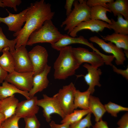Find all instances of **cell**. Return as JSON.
<instances>
[{
	"mask_svg": "<svg viewBox=\"0 0 128 128\" xmlns=\"http://www.w3.org/2000/svg\"><path fill=\"white\" fill-rule=\"evenodd\" d=\"M28 8L25 24L21 30L13 34L17 42L15 49L22 46H26L30 35L45 21L52 19L55 14L52 10L51 4L44 0L31 3Z\"/></svg>",
	"mask_w": 128,
	"mask_h": 128,
	"instance_id": "cell-1",
	"label": "cell"
},
{
	"mask_svg": "<svg viewBox=\"0 0 128 128\" xmlns=\"http://www.w3.org/2000/svg\"><path fill=\"white\" fill-rule=\"evenodd\" d=\"M72 48L69 46L59 50V55L54 64L55 79H65L74 75L79 67L73 54Z\"/></svg>",
	"mask_w": 128,
	"mask_h": 128,
	"instance_id": "cell-2",
	"label": "cell"
},
{
	"mask_svg": "<svg viewBox=\"0 0 128 128\" xmlns=\"http://www.w3.org/2000/svg\"><path fill=\"white\" fill-rule=\"evenodd\" d=\"M63 35L54 25L51 19L47 20L30 35L26 45L32 46L40 43H48L51 44L58 41Z\"/></svg>",
	"mask_w": 128,
	"mask_h": 128,
	"instance_id": "cell-3",
	"label": "cell"
},
{
	"mask_svg": "<svg viewBox=\"0 0 128 128\" xmlns=\"http://www.w3.org/2000/svg\"><path fill=\"white\" fill-rule=\"evenodd\" d=\"M87 1L74 0L73 9L60 25L61 27L65 26L64 30L67 31L68 34L80 23L90 19L91 8L87 5Z\"/></svg>",
	"mask_w": 128,
	"mask_h": 128,
	"instance_id": "cell-4",
	"label": "cell"
},
{
	"mask_svg": "<svg viewBox=\"0 0 128 128\" xmlns=\"http://www.w3.org/2000/svg\"><path fill=\"white\" fill-rule=\"evenodd\" d=\"M76 89L72 82L64 86L53 96L57 99L65 115L70 114L75 110L74 105V93Z\"/></svg>",
	"mask_w": 128,
	"mask_h": 128,
	"instance_id": "cell-5",
	"label": "cell"
},
{
	"mask_svg": "<svg viewBox=\"0 0 128 128\" xmlns=\"http://www.w3.org/2000/svg\"><path fill=\"white\" fill-rule=\"evenodd\" d=\"M72 51L75 59L80 66L84 63H87L94 67L97 68L105 64L104 60L98 53L93 51L81 47H72Z\"/></svg>",
	"mask_w": 128,
	"mask_h": 128,
	"instance_id": "cell-6",
	"label": "cell"
},
{
	"mask_svg": "<svg viewBox=\"0 0 128 128\" xmlns=\"http://www.w3.org/2000/svg\"><path fill=\"white\" fill-rule=\"evenodd\" d=\"M43 98L38 99L37 104L43 109V115L46 121H51V115L54 114L59 115L63 119L66 115L62 110L57 99L53 96L50 97L46 94L43 95Z\"/></svg>",
	"mask_w": 128,
	"mask_h": 128,
	"instance_id": "cell-7",
	"label": "cell"
},
{
	"mask_svg": "<svg viewBox=\"0 0 128 128\" xmlns=\"http://www.w3.org/2000/svg\"><path fill=\"white\" fill-rule=\"evenodd\" d=\"M33 72L21 73L15 71L9 73L5 81L19 89L29 92L33 87Z\"/></svg>",
	"mask_w": 128,
	"mask_h": 128,
	"instance_id": "cell-8",
	"label": "cell"
},
{
	"mask_svg": "<svg viewBox=\"0 0 128 128\" xmlns=\"http://www.w3.org/2000/svg\"><path fill=\"white\" fill-rule=\"evenodd\" d=\"M28 53L33 67L34 76L44 70L47 64L48 55L46 49L40 45L34 47Z\"/></svg>",
	"mask_w": 128,
	"mask_h": 128,
	"instance_id": "cell-9",
	"label": "cell"
},
{
	"mask_svg": "<svg viewBox=\"0 0 128 128\" xmlns=\"http://www.w3.org/2000/svg\"><path fill=\"white\" fill-rule=\"evenodd\" d=\"M10 52L14 60L15 71L21 73L33 72V66L25 46H21Z\"/></svg>",
	"mask_w": 128,
	"mask_h": 128,
	"instance_id": "cell-10",
	"label": "cell"
},
{
	"mask_svg": "<svg viewBox=\"0 0 128 128\" xmlns=\"http://www.w3.org/2000/svg\"><path fill=\"white\" fill-rule=\"evenodd\" d=\"M89 40L97 44L105 52L112 54L115 59V62L117 65L124 64L126 58L123 49L118 47L111 42L106 43L96 36L90 37Z\"/></svg>",
	"mask_w": 128,
	"mask_h": 128,
	"instance_id": "cell-11",
	"label": "cell"
},
{
	"mask_svg": "<svg viewBox=\"0 0 128 128\" xmlns=\"http://www.w3.org/2000/svg\"><path fill=\"white\" fill-rule=\"evenodd\" d=\"M28 9V7L18 14H13L6 9L9 15L4 18L0 17V23H3L6 24L9 30L14 33L18 32L21 30L26 22Z\"/></svg>",
	"mask_w": 128,
	"mask_h": 128,
	"instance_id": "cell-12",
	"label": "cell"
},
{
	"mask_svg": "<svg viewBox=\"0 0 128 128\" xmlns=\"http://www.w3.org/2000/svg\"><path fill=\"white\" fill-rule=\"evenodd\" d=\"M37 97L34 96L29 99L19 102L15 114L21 118L36 115L39 109L37 104Z\"/></svg>",
	"mask_w": 128,
	"mask_h": 128,
	"instance_id": "cell-13",
	"label": "cell"
},
{
	"mask_svg": "<svg viewBox=\"0 0 128 128\" xmlns=\"http://www.w3.org/2000/svg\"><path fill=\"white\" fill-rule=\"evenodd\" d=\"M74 44H80L86 45L91 48L97 53L99 50L94 47L92 43L90 42L83 36H80L78 37H73L67 34H64L63 36L56 42L51 44L53 49L58 51L70 45Z\"/></svg>",
	"mask_w": 128,
	"mask_h": 128,
	"instance_id": "cell-14",
	"label": "cell"
},
{
	"mask_svg": "<svg viewBox=\"0 0 128 128\" xmlns=\"http://www.w3.org/2000/svg\"><path fill=\"white\" fill-rule=\"evenodd\" d=\"M83 66L87 70V73L83 76L85 81L89 86L87 89L92 95L95 91L96 86L100 87L101 86L100 80L102 72L98 68L94 67L87 63L84 64Z\"/></svg>",
	"mask_w": 128,
	"mask_h": 128,
	"instance_id": "cell-15",
	"label": "cell"
},
{
	"mask_svg": "<svg viewBox=\"0 0 128 128\" xmlns=\"http://www.w3.org/2000/svg\"><path fill=\"white\" fill-rule=\"evenodd\" d=\"M51 69V67L47 64L43 71L33 76V87L28 92L30 98L33 97L37 93L41 91L47 87L49 81L47 76Z\"/></svg>",
	"mask_w": 128,
	"mask_h": 128,
	"instance_id": "cell-16",
	"label": "cell"
},
{
	"mask_svg": "<svg viewBox=\"0 0 128 128\" xmlns=\"http://www.w3.org/2000/svg\"><path fill=\"white\" fill-rule=\"evenodd\" d=\"M109 24L103 21L90 19L83 22L76 27L69 34L70 36L76 37L77 33L80 31L88 30L92 32H102L105 28L109 29Z\"/></svg>",
	"mask_w": 128,
	"mask_h": 128,
	"instance_id": "cell-17",
	"label": "cell"
},
{
	"mask_svg": "<svg viewBox=\"0 0 128 128\" xmlns=\"http://www.w3.org/2000/svg\"><path fill=\"white\" fill-rule=\"evenodd\" d=\"M19 102L14 95L0 100V112L5 116L6 119L15 114Z\"/></svg>",
	"mask_w": 128,
	"mask_h": 128,
	"instance_id": "cell-18",
	"label": "cell"
},
{
	"mask_svg": "<svg viewBox=\"0 0 128 128\" xmlns=\"http://www.w3.org/2000/svg\"><path fill=\"white\" fill-rule=\"evenodd\" d=\"M105 41H108L118 47L124 50L125 56L128 58V35L114 33L102 37Z\"/></svg>",
	"mask_w": 128,
	"mask_h": 128,
	"instance_id": "cell-19",
	"label": "cell"
},
{
	"mask_svg": "<svg viewBox=\"0 0 128 128\" xmlns=\"http://www.w3.org/2000/svg\"><path fill=\"white\" fill-rule=\"evenodd\" d=\"M88 107L91 113L93 114L96 122L102 119V117L106 111L104 105L101 103L99 98L91 95L89 99Z\"/></svg>",
	"mask_w": 128,
	"mask_h": 128,
	"instance_id": "cell-20",
	"label": "cell"
},
{
	"mask_svg": "<svg viewBox=\"0 0 128 128\" xmlns=\"http://www.w3.org/2000/svg\"><path fill=\"white\" fill-rule=\"evenodd\" d=\"M107 4L108 9L114 16L121 14L125 19L128 20V0H116Z\"/></svg>",
	"mask_w": 128,
	"mask_h": 128,
	"instance_id": "cell-21",
	"label": "cell"
},
{
	"mask_svg": "<svg viewBox=\"0 0 128 128\" xmlns=\"http://www.w3.org/2000/svg\"><path fill=\"white\" fill-rule=\"evenodd\" d=\"M18 93L21 94L27 99L30 98L28 92L21 90L13 84L5 81L0 86V100L10 97Z\"/></svg>",
	"mask_w": 128,
	"mask_h": 128,
	"instance_id": "cell-22",
	"label": "cell"
},
{
	"mask_svg": "<svg viewBox=\"0 0 128 128\" xmlns=\"http://www.w3.org/2000/svg\"><path fill=\"white\" fill-rule=\"evenodd\" d=\"M9 50L8 47L4 48L2 50L3 54L0 56V66L9 73L15 71L14 60Z\"/></svg>",
	"mask_w": 128,
	"mask_h": 128,
	"instance_id": "cell-23",
	"label": "cell"
},
{
	"mask_svg": "<svg viewBox=\"0 0 128 128\" xmlns=\"http://www.w3.org/2000/svg\"><path fill=\"white\" fill-rule=\"evenodd\" d=\"M90 92L88 89L84 92L75 90L74 93V105L75 109L79 108L82 109H89L88 105Z\"/></svg>",
	"mask_w": 128,
	"mask_h": 128,
	"instance_id": "cell-24",
	"label": "cell"
},
{
	"mask_svg": "<svg viewBox=\"0 0 128 128\" xmlns=\"http://www.w3.org/2000/svg\"><path fill=\"white\" fill-rule=\"evenodd\" d=\"M117 20L115 21L111 19V23L109 24V29L113 30L114 33L124 35L128 34V20L124 19L121 14L117 16Z\"/></svg>",
	"mask_w": 128,
	"mask_h": 128,
	"instance_id": "cell-25",
	"label": "cell"
},
{
	"mask_svg": "<svg viewBox=\"0 0 128 128\" xmlns=\"http://www.w3.org/2000/svg\"><path fill=\"white\" fill-rule=\"evenodd\" d=\"M108 12H111L109 9L101 6L97 5L92 6L91 8L90 19L103 21L110 24L111 23V20L109 19L106 15Z\"/></svg>",
	"mask_w": 128,
	"mask_h": 128,
	"instance_id": "cell-26",
	"label": "cell"
},
{
	"mask_svg": "<svg viewBox=\"0 0 128 128\" xmlns=\"http://www.w3.org/2000/svg\"><path fill=\"white\" fill-rule=\"evenodd\" d=\"M91 113L89 110H74L70 114L66 115L61 121V123H66L70 124L80 120L85 116Z\"/></svg>",
	"mask_w": 128,
	"mask_h": 128,
	"instance_id": "cell-27",
	"label": "cell"
},
{
	"mask_svg": "<svg viewBox=\"0 0 128 128\" xmlns=\"http://www.w3.org/2000/svg\"><path fill=\"white\" fill-rule=\"evenodd\" d=\"M17 42L15 39L12 40L8 39L4 34L2 28L0 27V52L7 47L9 48L10 52L14 51L15 50V47Z\"/></svg>",
	"mask_w": 128,
	"mask_h": 128,
	"instance_id": "cell-28",
	"label": "cell"
},
{
	"mask_svg": "<svg viewBox=\"0 0 128 128\" xmlns=\"http://www.w3.org/2000/svg\"><path fill=\"white\" fill-rule=\"evenodd\" d=\"M104 106L106 112L114 117L117 116V114L122 111H128V108L125 107L117 104L109 102Z\"/></svg>",
	"mask_w": 128,
	"mask_h": 128,
	"instance_id": "cell-29",
	"label": "cell"
},
{
	"mask_svg": "<svg viewBox=\"0 0 128 128\" xmlns=\"http://www.w3.org/2000/svg\"><path fill=\"white\" fill-rule=\"evenodd\" d=\"M91 114L89 113L83 118L70 124L69 128H90L92 126Z\"/></svg>",
	"mask_w": 128,
	"mask_h": 128,
	"instance_id": "cell-30",
	"label": "cell"
},
{
	"mask_svg": "<svg viewBox=\"0 0 128 128\" xmlns=\"http://www.w3.org/2000/svg\"><path fill=\"white\" fill-rule=\"evenodd\" d=\"M20 118L15 114L6 119L1 124L2 128H19L18 123Z\"/></svg>",
	"mask_w": 128,
	"mask_h": 128,
	"instance_id": "cell-31",
	"label": "cell"
},
{
	"mask_svg": "<svg viewBox=\"0 0 128 128\" xmlns=\"http://www.w3.org/2000/svg\"><path fill=\"white\" fill-rule=\"evenodd\" d=\"M24 118L25 123V128H40V124L36 115Z\"/></svg>",
	"mask_w": 128,
	"mask_h": 128,
	"instance_id": "cell-32",
	"label": "cell"
},
{
	"mask_svg": "<svg viewBox=\"0 0 128 128\" xmlns=\"http://www.w3.org/2000/svg\"><path fill=\"white\" fill-rule=\"evenodd\" d=\"M114 1L113 0H88L87 1L86 4L90 8L99 5L108 9L107 4Z\"/></svg>",
	"mask_w": 128,
	"mask_h": 128,
	"instance_id": "cell-33",
	"label": "cell"
},
{
	"mask_svg": "<svg viewBox=\"0 0 128 128\" xmlns=\"http://www.w3.org/2000/svg\"><path fill=\"white\" fill-rule=\"evenodd\" d=\"M1 1L5 7L13 8L16 12L17 11V6L19 5L22 2L21 0H1Z\"/></svg>",
	"mask_w": 128,
	"mask_h": 128,
	"instance_id": "cell-34",
	"label": "cell"
},
{
	"mask_svg": "<svg viewBox=\"0 0 128 128\" xmlns=\"http://www.w3.org/2000/svg\"><path fill=\"white\" fill-rule=\"evenodd\" d=\"M121 128H128V113L126 112L122 117L117 123Z\"/></svg>",
	"mask_w": 128,
	"mask_h": 128,
	"instance_id": "cell-35",
	"label": "cell"
},
{
	"mask_svg": "<svg viewBox=\"0 0 128 128\" xmlns=\"http://www.w3.org/2000/svg\"><path fill=\"white\" fill-rule=\"evenodd\" d=\"M113 71L118 74L121 75L127 80H128V67L125 69L123 70L118 68L115 65L112 66Z\"/></svg>",
	"mask_w": 128,
	"mask_h": 128,
	"instance_id": "cell-36",
	"label": "cell"
},
{
	"mask_svg": "<svg viewBox=\"0 0 128 128\" xmlns=\"http://www.w3.org/2000/svg\"><path fill=\"white\" fill-rule=\"evenodd\" d=\"M74 0H66L64 7L66 10V14L67 16L71 13L72 8Z\"/></svg>",
	"mask_w": 128,
	"mask_h": 128,
	"instance_id": "cell-37",
	"label": "cell"
},
{
	"mask_svg": "<svg viewBox=\"0 0 128 128\" xmlns=\"http://www.w3.org/2000/svg\"><path fill=\"white\" fill-rule=\"evenodd\" d=\"M50 128H69L70 125L66 123L59 124L56 123L54 121H52L50 123Z\"/></svg>",
	"mask_w": 128,
	"mask_h": 128,
	"instance_id": "cell-38",
	"label": "cell"
},
{
	"mask_svg": "<svg viewBox=\"0 0 128 128\" xmlns=\"http://www.w3.org/2000/svg\"><path fill=\"white\" fill-rule=\"evenodd\" d=\"M92 128H109L108 126L107 123L106 121H103L102 119L99 121L96 122L93 126Z\"/></svg>",
	"mask_w": 128,
	"mask_h": 128,
	"instance_id": "cell-39",
	"label": "cell"
},
{
	"mask_svg": "<svg viewBox=\"0 0 128 128\" xmlns=\"http://www.w3.org/2000/svg\"><path fill=\"white\" fill-rule=\"evenodd\" d=\"M8 73L0 66V84L5 81L8 74Z\"/></svg>",
	"mask_w": 128,
	"mask_h": 128,
	"instance_id": "cell-40",
	"label": "cell"
},
{
	"mask_svg": "<svg viewBox=\"0 0 128 128\" xmlns=\"http://www.w3.org/2000/svg\"><path fill=\"white\" fill-rule=\"evenodd\" d=\"M5 119V116L0 112V124H2Z\"/></svg>",
	"mask_w": 128,
	"mask_h": 128,
	"instance_id": "cell-41",
	"label": "cell"
},
{
	"mask_svg": "<svg viewBox=\"0 0 128 128\" xmlns=\"http://www.w3.org/2000/svg\"><path fill=\"white\" fill-rule=\"evenodd\" d=\"M5 6L4 4L2 2L1 0H0V7L4 8Z\"/></svg>",
	"mask_w": 128,
	"mask_h": 128,
	"instance_id": "cell-42",
	"label": "cell"
},
{
	"mask_svg": "<svg viewBox=\"0 0 128 128\" xmlns=\"http://www.w3.org/2000/svg\"><path fill=\"white\" fill-rule=\"evenodd\" d=\"M0 128H2L1 125V124H0Z\"/></svg>",
	"mask_w": 128,
	"mask_h": 128,
	"instance_id": "cell-43",
	"label": "cell"
},
{
	"mask_svg": "<svg viewBox=\"0 0 128 128\" xmlns=\"http://www.w3.org/2000/svg\"><path fill=\"white\" fill-rule=\"evenodd\" d=\"M120 128V127H117V128Z\"/></svg>",
	"mask_w": 128,
	"mask_h": 128,
	"instance_id": "cell-44",
	"label": "cell"
}]
</instances>
